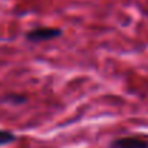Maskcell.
<instances>
[{
    "label": "cell",
    "instance_id": "obj_1",
    "mask_svg": "<svg viewBox=\"0 0 148 148\" xmlns=\"http://www.w3.org/2000/svg\"><path fill=\"white\" fill-rule=\"evenodd\" d=\"M62 35V30L58 27H36L33 30H30L26 35V39L29 42H45V40H52L55 38H59Z\"/></svg>",
    "mask_w": 148,
    "mask_h": 148
},
{
    "label": "cell",
    "instance_id": "obj_2",
    "mask_svg": "<svg viewBox=\"0 0 148 148\" xmlns=\"http://www.w3.org/2000/svg\"><path fill=\"white\" fill-rule=\"evenodd\" d=\"M111 148H148V141L141 137H122L112 141Z\"/></svg>",
    "mask_w": 148,
    "mask_h": 148
},
{
    "label": "cell",
    "instance_id": "obj_3",
    "mask_svg": "<svg viewBox=\"0 0 148 148\" xmlns=\"http://www.w3.org/2000/svg\"><path fill=\"white\" fill-rule=\"evenodd\" d=\"M14 141H16V135L12 131H7V130H1L0 128V147L9 145V144H12Z\"/></svg>",
    "mask_w": 148,
    "mask_h": 148
}]
</instances>
